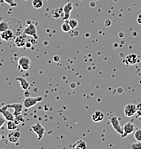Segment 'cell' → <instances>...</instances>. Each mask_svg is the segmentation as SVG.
Returning a JSON list of instances; mask_svg holds the SVG:
<instances>
[{"label": "cell", "instance_id": "1", "mask_svg": "<svg viewBox=\"0 0 141 149\" xmlns=\"http://www.w3.org/2000/svg\"><path fill=\"white\" fill-rule=\"evenodd\" d=\"M43 100L42 96H37V97H27L24 99L23 105L24 108H31L34 105H36L38 102H41Z\"/></svg>", "mask_w": 141, "mask_h": 149}, {"label": "cell", "instance_id": "2", "mask_svg": "<svg viewBox=\"0 0 141 149\" xmlns=\"http://www.w3.org/2000/svg\"><path fill=\"white\" fill-rule=\"evenodd\" d=\"M109 122H110L111 126L113 127V129H114L118 134H120V135L123 134V127L120 125L119 118L116 117V116H112V117H110V119H109Z\"/></svg>", "mask_w": 141, "mask_h": 149}, {"label": "cell", "instance_id": "3", "mask_svg": "<svg viewBox=\"0 0 141 149\" xmlns=\"http://www.w3.org/2000/svg\"><path fill=\"white\" fill-rule=\"evenodd\" d=\"M30 59L27 56H21L18 60V68L22 71H27L30 68Z\"/></svg>", "mask_w": 141, "mask_h": 149}, {"label": "cell", "instance_id": "4", "mask_svg": "<svg viewBox=\"0 0 141 149\" xmlns=\"http://www.w3.org/2000/svg\"><path fill=\"white\" fill-rule=\"evenodd\" d=\"M31 129L34 131V133H36V135H37L38 140H41L45 134V128L43 127L41 123L37 122V123H35V124H33L31 126Z\"/></svg>", "mask_w": 141, "mask_h": 149}, {"label": "cell", "instance_id": "5", "mask_svg": "<svg viewBox=\"0 0 141 149\" xmlns=\"http://www.w3.org/2000/svg\"><path fill=\"white\" fill-rule=\"evenodd\" d=\"M24 34H26L27 36H31L33 37L34 39H37V29H36V26L34 25L33 23H29L25 27L24 31H23Z\"/></svg>", "mask_w": 141, "mask_h": 149}, {"label": "cell", "instance_id": "6", "mask_svg": "<svg viewBox=\"0 0 141 149\" xmlns=\"http://www.w3.org/2000/svg\"><path fill=\"white\" fill-rule=\"evenodd\" d=\"M28 42L27 41V35L26 34H21V35H17L14 39V44L15 46L18 48H21V47H25L26 43Z\"/></svg>", "mask_w": 141, "mask_h": 149}, {"label": "cell", "instance_id": "7", "mask_svg": "<svg viewBox=\"0 0 141 149\" xmlns=\"http://www.w3.org/2000/svg\"><path fill=\"white\" fill-rule=\"evenodd\" d=\"M124 63L127 64V65H134V64L138 63L140 61V58L137 56L136 54L134 53H131V54H128L126 57L124 58Z\"/></svg>", "mask_w": 141, "mask_h": 149}, {"label": "cell", "instance_id": "8", "mask_svg": "<svg viewBox=\"0 0 141 149\" xmlns=\"http://www.w3.org/2000/svg\"><path fill=\"white\" fill-rule=\"evenodd\" d=\"M134 131H135V127H134V124L132 122L125 123L124 126H123V134L121 135V137L122 138H124V137L128 136L129 134L133 133Z\"/></svg>", "mask_w": 141, "mask_h": 149}, {"label": "cell", "instance_id": "9", "mask_svg": "<svg viewBox=\"0 0 141 149\" xmlns=\"http://www.w3.org/2000/svg\"><path fill=\"white\" fill-rule=\"evenodd\" d=\"M124 114L127 117H132L136 114V105L135 104H127L126 106L124 107Z\"/></svg>", "mask_w": 141, "mask_h": 149}, {"label": "cell", "instance_id": "10", "mask_svg": "<svg viewBox=\"0 0 141 149\" xmlns=\"http://www.w3.org/2000/svg\"><path fill=\"white\" fill-rule=\"evenodd\" d=\"M6 106H7L8 108L13 109V114H14V116H15V115H18V114L22 113L24 105L21 104V103H13V104H7Z\"/></svg>", "mask_w": 141, "mask_h": 149}, {"label": "cell", "instance_id": "11", "mask_svg": "<svg viewBox=\"0 0 141 149\" xmlns=\"http://www.w3.org/2000/svg\"><path fill=\"white\" fill-rule=\"evenodd\" d=\"M72 9H73V4H72V2H70V1L67 2V3L63 6V12H64L63 17H62L63 20L69 19V15H70V12L72 11Z\"/></svg>", "mask_w": 141, "mask_h": 149}, {"label": "cell", "instance_id": "12", "mask_svg": "<svg viewBox=\"0 0 141 149\" xmlns=\"http://www.w3.org/2000/svg\"><path fill=\"white\" fill-rule=\"evenodd\" d=\"M0 113L2 114V115L5 117V119L6 120H14V114L13 113H11L10 111L8 110V107L6 106H2V107H0Z\"/></svg>", "mask_w": 141, "mask_h": 149}, {"label": "cell", "instance_id": "13", "mask_svg": "<svg viewBox=\"0 0 141 149\" xmlns=\"http://www.w3.org/2000/svg\"><path fill=\"white\" fill-rule=\"evenodd\" d=\"M8 141L11 143H17L20 138V132L18 130H11L10 133H8Z\"/></svg>", "mask_w": 141, "mask_h": 149}, {"label": "cell", "instance_id": "14", "mask_svg": "<svg viewBox=\"0 0 141 149\" xmlns=\"http://www.w3.org/2000/svg\"><path fill=\"white\" fill-rule=\"evenodd\" d=\"M14 35H15L14 31H12L10 28L0 33V37H1V39H3L5 41H9V40L13 39V38H14Z\"/></svg>", "mask_w": 141, "mask_h": 149}, {"label": "cell", "instance_id": "15", "mask_svg": "<svg viewBox=\"0 0 141 149\" xmlns=\"http://www.w3.org/2000/svg\"><path fill=\"white\" fill-rule=\"evenodd\" d=\"M103 119H104V113L99 111V110L95 111L94 113L92 114V120L94 121V122H100V121H102Z\"/></svg>", "mask_w": 141, "mask_h": 149}, {"label": "cell", "instance_id": "16", "mask_svg": "<svg viewBox=\"0 0 141 149\" xmlns=\"http://www.w3.org/2000/svg\"><path fill=\"white\" fill-rule=\"evenodd\" d=\"M16 80L18 82H20V86L23 90H27L30 86V84L28 83V81L26 80L25 77H22V76H19V77H16Z\"/></svg>", "mask_w": 141, "mask_h": 149}, {"label": "cell", "instance_id": "17", "mask_svg": "<svg viewBox=\"0 0 141 149\" xmlns=\"http://www.w3.org/2000/svg\"><path fill=\"white\" fill-rule=\"evenodd\" d=\"M86 143L85 141L82 140V139H80V140H77L75 143H73L71 145L72 148H75V149H85L86 148Z\"/></svg>", "mask_w": 141, "mask_h": 149}, {"label": "cell", "instance_id": "18", "mask_svg": "<svg viewBox=\"0 0 141 149\" xmlns=\"http://www.w3.org/2000/svg\"><path fill=\"white\" fill-rule=\"evenodd\" d=\"M10 28V23H9V20H2L0 22V33L7 29Z\"/></svg>", "mask_w": 141, "mask_h": 149}, {"label": "cell", "instance_id": "19", "mask_svg": "<svg viewBox=\"0 0 141 149\" xmlns=\"http://www.w3.org/2000/svg\"><path fill=\"white\" fill-rule=\"evenodd\" d=\"M63 14H64V12H63V7H58V8H56L55 10H53V17L56 18V19L62 18Z\"/></svg>", "mask_w": 141, "mask_h": 149}, {"label": "cell", "instance_id": "20", "mask_svg": "<svg viewBox=\"0 0 141 149\" xmlns=\"http://www.w3.org/2000/svg\"><path fill=\"white\" fill-rule=\"evenodd\" d=\"M61 30H62L63 32H66V33H68V32H70L72 30V28H71V26H70L68 20L62 23V25H61Z\"/></svg>", "mask_w": 141, "mask_h": 149}, {"label": "cell", "instance_id": "21", "mask_svg": "<svg viewBox=\"0 0 141 149\" xmlns=\"http://www.w3.org/2000/svg\"><path fill=\"white\" fill-rule=\"evenodd\" d=\"M14 122L16 123L17 125H20V124H23L24 122V117L22 114H18V115H15L14 117Z\"/></svg>", "mask_w": 141, "mask_h": 149}, {"label": "cell", "instance_id": "22", "mask_svg": "<svg viewBox=\"0 0 141 149\" xmlns=\"http://www.w3.org/2000/svg\"><path fill=\"white\" fill-rule=\"evenodd\" d=\"M7 129L8 130H16L17 129V124L14 122V120H8L7 121Z\"/></svg>", "mask_w": 141, "mask_h": 149}, {"label": "cell", "instance_id": "23", "mask_svg": "<svg viewBox=\"0 0 141 149\" xmlns=\"http://www.w3.org/2000/svg\"><path fill=\"white\" fill-rule=\"evenodd\" d=\"M32 6L35 9H40L43 7L42 0H32Z\"/></svg>", "mask_w": 141, "mask_h": 149}, {"label": "cell", "instance_id": "24", "mask_svg": "<svg viewBox=\"0 0 141 149\" xmlns=\"http://www.w3.org/2000/svg\"><path fill=\"white\" fill-rule=\"evenodd\" d=\"M68 22H69L70 26H71L72 29H76L77 27H78V21H77L76 19H74V18H72V19H68Z\"/></svg>", "mask_w": 141, "mask_h": 149}, {"label": "cell", "instance_id": "25", "mask_svg": "<svg viewBox=\"0 0 141 149\" xmlns=\"http://www.w3.org/2000/svg\"><path fill=\"white\" fill-rule=\"evenodd\" d=\"M134 138L136 141H141V129H136L134 133Z\"/></svg>", "mask_w": 141, "mask_h": 149}, {"label": "cell", "instance_id": "26", "mask_svg": "<svg viewBox=\"0 0 141 149\" xmlns=\"http://www.w3.org/2000/svg\"><path fill=\"white\" fill-rule=\"evenodd\" d=\"M130 147L133 149H141V141H137L136 143L131 144Z\"/></svg>", "mask_w": 141, "mask_h": 149}, {"label": "cell", "instance_id": "27", "mask_svg": "<svg viewBox=\"0 0 141 149\" xmlns=\"http://www.w3.org/2000/svg\"><path fill=\"white\" fill-rule=\"evenodd\" d=\"M136 114L138 117H141V102L136 105Z\"/></svg>", "mask_w": 141, "mask_h": 149}, {"label": "cell", "instance_id": "28", "mask_svg": "<svg viewBox=\"0 0 141 149\" xmlns=\"http://www.w3.org/2000/svg\"><path fill=\"white\" fill-rule=\"evenodd\" d=\"M5 3H7V4H9L10 6H12V7H15L16 6V3L14 2V0H3Z\"/></svg>", "mask_w": 141, "mask_h": 149}, {"label": "cell", "instance_id": "29", "mask_svg": "<svg viewBox=\"0 0 141 149\" xmlns=\"http://www.w3.org/2000/svg\"><path fill=\"white\" fill-rule=\"evenodd\" d=\"M5 121H7V120H6L5 117L1 114V115H0V127H2V125L5 123Z\"/></svg>", "mask_w": 141, "mask_h": 149}, {"label": "cell", "instance_id": "30", "mask_svg": "<svg viewBox=\"0 0 141 149\" xmlns=\"http://www.w3.org/2000/svg\"><path fill=\"white\" fill-rule=\"evenodd\" d=\"M137 23L141 24V13H140L139 15H138V17H137Z\"/></svg>", "mask_w": 141, "mask_h": 149}, {"label": "cell", "instance_id": "31", "mask_svg": "<svg viewBox=\"0 0 141 149\" xmlns=\"http://www.w3.org/2000/svg\"><path fill=\"white\" fill-rule=\"evenodd\" d=\"M105 24H106V26H109V25H110V20H106Z\"/></svg>", "mask_w": 141, "mask_h": 149}, {"label": "cell", "instance_id": "32", "mask_svg": "<svg viewBox=\"0 0 141 149\" xmlns=\"http://www.w3.org/2000/svg\"><path fill=\"white\" fill-rule=\"evenodd\" d=\"M56 60V62H58V60H59V57L58 56H56V57H54V61Z\"/></svg>", "mask_w": 141, "mask_h": 149}, {"label": "cell", "instance_id": "33", "mask_svg": "<svg viewBox=\"0 0 141 149\" xmlns=\"http://www.w3.org/2000/svg\"><path fill=\"white\" fill-rule=\"evenodd\" d=\"M0 140H1V135H0Z\"/></svg>", "mask_w": 141, "mask_h": 149}, {"label": "cell", "instance_id": "34", "mask_svg": "<svg viewBox=\"0 0 141 149\" xmlns=\"http://www.w3.org/2000/svg\"><path fill=\"white\" fill-rule=\"evenodd\" d=\"M25 1H26V0H25Z\"/></svg>", "mask_w": 141, "mask_h": 149}]
</instances>
